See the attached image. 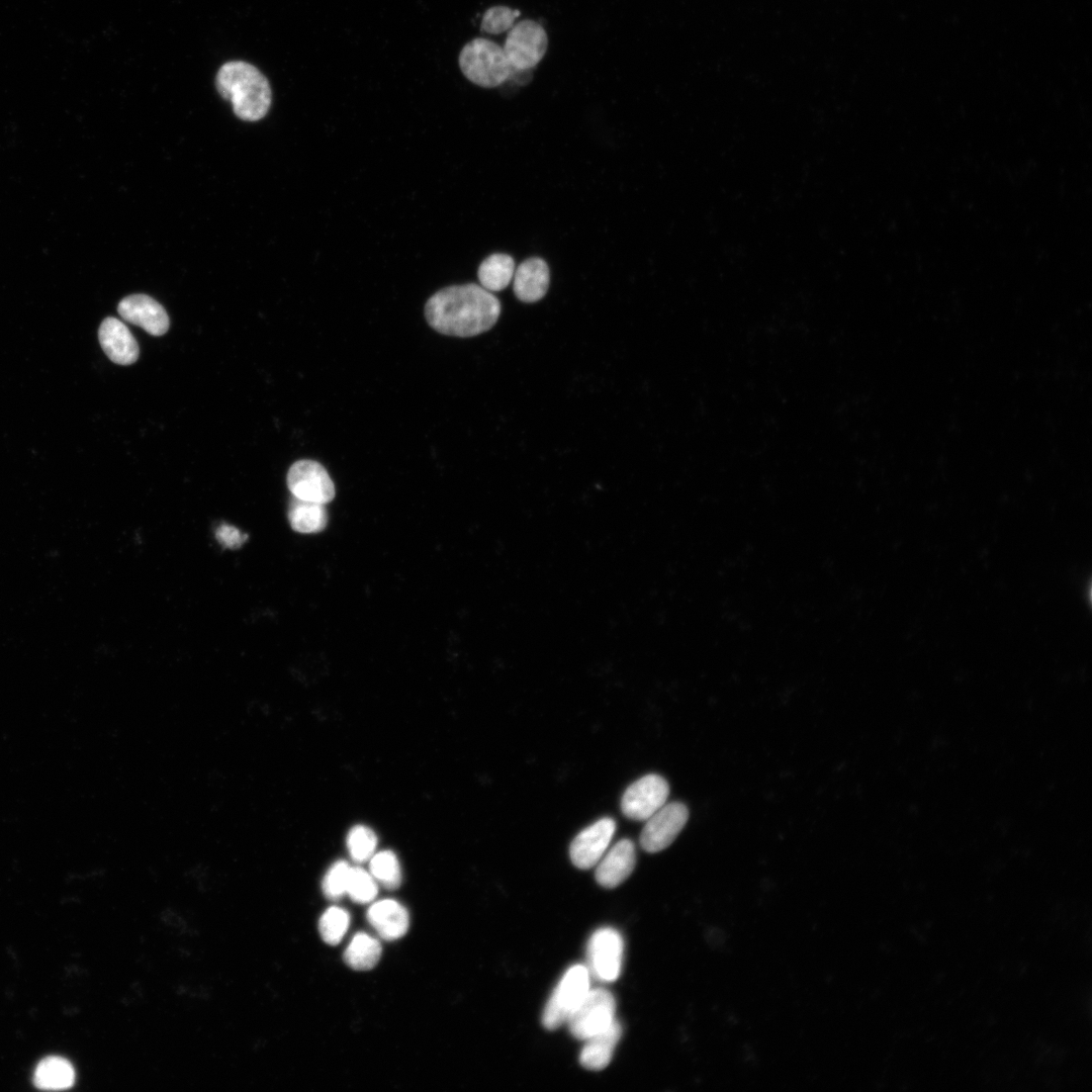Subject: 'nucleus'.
<instances>
[{"instance_id": "nucleus-1", "label": "nucleus", "mask_w": 1092, "mask_h": 1092, "mask_svg": "<svg viewBox=\"0 0 1092 1092\" xmlns=\"http://www.w3.org/2000/svg\"><path fill=\"white\" fill-rule=\"evenodd\" d=\"M500 311L497 296L474 282L443 287L425 304L426 320L435 331L463 338L491 329Z\"/></svg>"}, {"instance_id": "nucleus-2", "label": "nucleus", "mask_w": 1092, "mask_h": 1092, "mask_svg": "<svg viewBox=\"0 0 1092 1092\" xmlns=\"http://www.w3.org/2000/svg\"><path fill=\"white\" fill-rule=\"evenodd\" d=\"M218 93L232 102L236 115L248 121L263 118L271 105L272 93L266 77L253 65L229 62L216 75Z\"/></svg>"}, {"instance_id": "nucleus-3", "label": "nucleus", "mask_w": 1092, "mask_h": 1092, "mask_svg": "<svg viewBox=\"0 0 1092 1092\" xmlns=\"http://www.w3.org/2000/svg\"><path fill=\"white\" fill-rule=\"evenodd\" d=\"M462 74L481 88H495L506 83L512 67L497 43L477 37L467 42L459 55Z\"/></svg>"}, {"instance_id": "nucleus-4", "label": "nucleus", "mask_w": 1092, "mask_h": 1092, "mask_svg": "<svg viewBox=\"0 0 1092 1092\" xmlns=\"http://www.w3.org/2000/svg\"><path fill=\"white\" fill-rule=\"evenodd\" d=\"M590 989V974L583 965L570 967L547 1001L543 1015V1026L554 1030L567 1022L571 1013Z\"/></svg>"}, {"instance_id": "nucleus-5", "label": "nucleus", "mask_w": 1092, "mask_h": 1092, "mask_svg": "<svg viewBox=\"0 0 1092 1092\" xmlns=\"http://www.w3.org/2000/svg\"><path fill=\"white\" fill-rule=\"evenodd\" d=\"M616 1001L604 988L589 989L567 1020L570 1033L577 1039L608 1028L615 1020Z\"/></svg>"}, {"instance_id": "nucleus-6", "label": "nucleus", "mask_w": 1092, "mask_h": 1092, "mask_svg": "<svg viewBox=\"0 0 1092 1092\" xmlns=\"http://www.w3.org/2000/svg\"><path fill=\"white\" fill-rule=\"evenodd\" d=\"M547 47L548 37L542 25L524 19L512 26L503 50L512 69L530 70L542 60Z\"/></svg>"}, {"instance_id": "nucleus-7", "label": "nucleus", "mask_w": 1092, "mask_h": 1092, "mask_svg": "<svg viewBox=\"0 0 1092 1092\" xmlns=\"http://www.w3.org/2000/svg\"><path fill=\"white\" fill-rule=\"evenodd\" d=\"M624 941L611 927L596 930L587 942V970L590 977L605 983L616 981L622 970Z\"/></svg>"}, {"instance_id": "nucleus-8", "label": "nucleus", "mask_w": 1092, "mask_h": 1092, "mask_svg": "<svg viewBox=\"0 0 1092 1092\" xmlns=\"http://www.w3.org/2000/svg\"><path fill=\"white\" fill-rule=\"evenodd\" d=\"M689 819L687 806L679 802L664 804L648 819L640 834V844L647 852L669 846Z\"/></svg>"}, {"instance_id": "nucleus-9", "label": "nucleus", "mask_w": 1092, "mask_h": 1092, "mask_svg": "<svg viewBox=\"0 0 1092 1092\" xmlns=\"http://www.w3.org/2000/svg\"><path fill=\"white\" fill-rule=\"evenodd\" d=\"M668 794L669 786L662 777L646 775L626 789L622 812L630 819L646 820L665 804Z\"/></svg>"}, {"instance_id": "nucleus-10", "label": "nucleus", "mask_w": 1092, "mask_h": 1092, "mask_svg": "<svg viewBox=\"0 0 1092 1092\" xmlns=\"http://www.w3.org/2000/svg\"><path fill=\"white\" fill-rule=\"evenodd\" d=\"M287 485L293 496L304 500L325 505L335 496V486L328 471L314 460L294 462L287 473Z\"/></svg>"}, {"instance_id": "nucleus-11", "label": "nucleus", "mask_w": 1092, "mask_h": 1092, "mask_svg": "<svg viewBox=\"0 0 1092 1092\" xmlns=\"http://www.w3.org/2000/svg\"><path fill=\"white\" fill-rule=\"evenodd\" d=\"M616 831L612 818H602L580 831L572 840L569 855L572 863L581 870L595 867L605 854Z\"/></svg>"}, {"instance_id": "nucleus-12", "label": "nucleus", "mask_w": 1092, "mask_h": 1092, "mask_svg": "<svg viewBox=\"0 0 1092 1092\" xmlns=\"http://www.w3.org/2000/svg\"><path fill=\"white\" fill-rule=\"evenodd\" d=\"M512 281L513 292L520 301L537 302L547 294L550 287L549 264L539 256L528 257L516 265Z\"/></svg>"}, {"instance_id": "nucleus-13", "label": "nucleus", "mask_w": 1092, "mask_h": 1092, "mask_svg": "<svg viewBox=\"0 0 1092 1092\" xmlns=\"http://www.w3.org/2000/svg\"><path fill=\"white\" fill-rule=\"evenodd\" d=\"M117 311L124 321L141 327L150 335L162 336L169 329L167 311L149 295L132 294L124 297L118 303Z\"/></svg>"}, {"instance_id": "nucleus-14", "label": "nucleus", "mask_w": 1092, "mask_h": 1092, "mask_svg": "<svg viewBox=\"0 0 1092 1092\" xmlns=\"http://www.w3.org/2000/svg\"><path fill=\"white\" fill-rule=\"evenodd\" d=\"M98 339L103 352L112 362L129 365L138 360L139 345L128 328L119 320L112 316L103 320Z\"/></svg>"}, {"instance_id": "nucleus-15", "label": "nucleus", "mask_w": 1092, "mask_h": 1092, "mask_svg": "<svg viewBox=\"0 0 1092 1092\" xmlns=\"http://www.w3.org/2000/svg\"><path fill=\"white\" fill-rule=\"evenodd\" d=\"M635 863L634 843L621 839L597 863L596 880L604 888H616L631 875Z\"/></svg>"}, {"instance_id": "nucleus-16", "label": "nucleus", "mask_w": 1092, "mask_h": 1092, "mask_svg": "<svg viewBox=\"0 0 1092 1092\" xmlns=\"http://www.w3.org/2000/svg\"><path fill=\"white\" fill-rule=\"evenodd\" d=\"M367 919L377 933L386 940L400 938L406 933L410 925L406 909L392 899L373 903L367 911Z\"/></svg>"}, {"instance_id": "nucleus-17", "label": "nucleus", "mask_w": 1092, "mask_h": 1092, "mask_svg": "<svg viewBox=\"0 0 1092 1092\" xmlns=\"http://www.w3.org/2000/svg\"><path fill=\"white\" fill-rule=\"evenodd\" d=\"M621 1024L615 1020L608 1028L586 1039L579 1054L580 1065L590 1071H601L611 1062L621 1037Z\"/></svg>"}, {"instance_id": "nucleus-18", "label": "nucleus", "mask_w": 1092, "mask_h": 1092, "mask_svg": "<svg viewBox=\"0 0 1092 1092\" xmlns=\"http://www.w3.org/2000/svg\"><path fill=\"white\" fill-rule=\"evenodd\" d=\"M516 260L505 252H493L485 256L477 266L476 277L484 289L499 292L512 282Z\"/></svg>"}, {"instance_id": "nucleus-19", "label": "nucleus", "mask_w": 1092, "mask_h": 1092, "mask_svg": "<svg viewBox=\"0 0 1092 1092\" xmlns=\"http://www.w3.org/2000/svg\"><path fill=\"white\" fill-rule=\"evenodd\" d=\"M75 1081L73 1066L64 1058L49 1057L38 1063L33 1074L34 1085L42 1090H65Z\"/></svg>"}, {"instance_id": "nucleus-20", "label": "nucleus", "mask_w": 1092, "mask_h": 1092, "mask_svg": "<svg viewBox=\"0 0 1092 1092\" xmlns=\"http://www.w3.org/2000/svg\"><path fill=\"white\" fill-rule=\"evenodd\" d=\"M288 520L291 528L296 532L316 533L326 528L328 514L324 504L292 496L288 508Z\"/></svg>"}, {"instance_id": "nucleus-21", "label": "nucleus", "mask_w": 1092, "mask_h": 1092, "mask_svg": "<svg viewBox=\"0 0 1092 1092\" xmlns=\"http://www.w3.org/2000/svg\"><path fill=\"white\" fill-rule=\"evenodd\" d=\"M381 956L380 942L367 933H357L344 952L345 963L353 970H371Z\"/></svg>"}, {"instance_id": "nucleus-22", "label": "nucleus", "mask_w": 1092, "mask_h": 1092, "mask_svg": "<svg viewBox=\"0 0 1092 1092\" xmlns=\"http://www.w3.org/2000/svg\"><path fill=\"white\" fill-rule=\"evenodd\" d=\"M370 874L387 889H395L401 882L400 867L395 854L383 850L370 858Z\"/></svg>"}, {"instance_id": "nucleus-23", "label": "nucleus", "mask_w": 1092, "mask_h": 1092, "mask_svg": "<svg viewBox=\"0 0 1092 1092\" xmlns=\"http://www.w3.org/2000/svg\"><path fill=\"white\" fill-rule=\"evenodd\" d=\"M350 924L349 913L340 907L327 909L318 921V931L325 942L338 944L346 934Z\"/></svg>"}, {"instance_id": "nucleus-24", "label": "nucleus", "mask_w": 1092, "mask_h": 1092, "mask_svg": "<svg viewBox=\"0 0 1092 1092\" xmlns=\"http://www.w3.org/2000/svg\"><path fill=\"white\" fill-rule=\"evenodd\" d=\"M347 894L357 903L371 902L377 895V885L372 875L361 868H351Z\"/></svg>"}, {"instance_id": "nucleus-25", "label": "nucleus", "mask_w": 1092, "mask_h": 1092, "mask_svg": "<svg viewBox=\"0 0 1092 1092\" xmlns=\"http://www.w3.org/2000/svg\"><path fill=\"white\" fill-rule=\"evenodd\" d=\"M377 839L374 832L366 826H355L348 834L347 845L352 858L358 862L372 857Z\"/></svg>"}, {"instance_id": "nucleus-26", "label": "nucleus", "mask_w": 1092, "mask_h": 1092, "mask_svg": "<svg viewBox=\"0 0 1092 1092\" xmlns=\"http://www.w3.org/2000/svg\"><path fill=\"white\" fill-rule=\"evenodd\" d=\"M520 14L519 10L507 6L490 7L482 16L480 30L491 34L505 32L512 28Z\"/></svg>"}, {"instance_id": "nucleus-27", "label": "nucleus", "mask_w": 1092, "mask_h": 1092, "mask_svg": "<svg viewBox=\"0 0 1092 1092\" xmlns=\"http://www.w3.org/2000/svg\"><path fill=\"white\" fill-rule=\"evenodd\" d=\"M351 867L345 861H337L327 872L323 880V891L327 898L337 900L347 894Z\"/></svg>"}, {"instance_id": "nucleus-28", "label": "nucleus", "mask_w": 1092, "mask_h": 1092, "mask_svg": "<svg viewBox=\"0 0 1092 1092\" xmlns=\"http://www.w3.org/2000/svg\"><path fill=\"white\" fill-rule=\"evenodd\" d=\"M216 539L224 547L235 549L242 546L248 536L240 532L236 527L222 524L215 532Z\"/></svg>"}]
</instances>
